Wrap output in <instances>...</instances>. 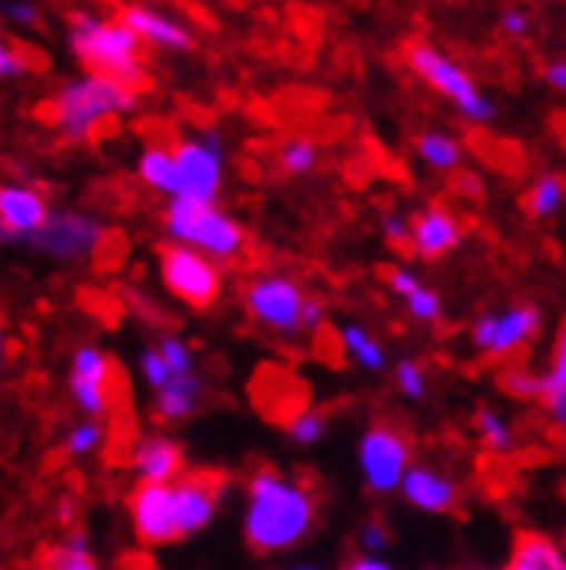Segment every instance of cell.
<instances>
[{
	"mask_svg": "<svg viewBox=\"0 0 566 570\" xmlns=\"http://www.w3.org/2000/svg\"><path fill=\"white\" fill-rule=\"evenodd\" d=\"M316 527V495L275 469H258L248 482L245 537L251 550L271 553L296 547Z\"/></svg>",
	"mask_w": 566,
	"mask_h": 570,
	"instance_id": "obj_1",
	"label": "cell"
},
{
	"mask_svg": "<svg viewBox=\"0 0 566 570\" xmlns=\"http://www.w3.org/2000/svg\"><path fill=\"white\" fill-rule=\"evenodd\" d=\"M72 31H68V45H72L76 58L92 71V76H109L126 82L129 89H139L147 82L143 71V41L132 28H126L119 18H96V14H72Z\"/></svg>",
	"mask_w": 566,
	"mask_h": 570,
	"instance_id": "obj_2",
	"label": "cell"
},
{
	"mask_svg": "<svg viewBox=\"0 0 566 570\" xmlns=\"http://www.w3.org/2000/svg\"><path fill=\"white\" fill-rule=\"evenodd\" d=\"M139 106L136 99V89H129L126 82L119 79H109V76H82L76 82H68L58 89V96L44 106L51 109V122L68 136V139H89L102 122L122 116V112H132Z\"/></svg>",
	"mask_w": 566,
	"mask_h": 570,
	"instance_id": "obj_3",
	"label": "cell"
},
{
	"mask_svg": "<svg viewBox=\"0 0 566 570\" xmlns=\"http://www.w3.org/2000/svg\"><path fill=\"white\" fill-rule=\"evenodd\" d=\"M163 225L180 245H193L197 252H203L210 258H235L245 248L241 225L235 218H228L218 204L190 197V194L170 197Z\"/></svg>",
	"mask_w": 566,
	"mask_h": 570,
	"instance_id": "obj_4",
	"label": "cell"
},
{
	"mask_svg": "<svg viewBox=\"0 0 566 570\" xmlns=\"http://www.w3.org/2000/svg\"><path fill=\"white\" fill-rule=\"evenodd\" d=\"M404 61L414 76L431 86L438 96H445L448 102H455V109L468 119V122H488L495 119V102L478 89V82L468 76V71L448 58L441 48H435L431 41H410L404 48Z\"/></svg>",
	"mask_w": 566,
	"mask_h": 570,
	"instance_id": "obj_5",
	"label": "cell"
},
{
	"mask_svg": "<svg viewBox=\"0 0 566 570\" xmlns=\"http://www.w3.org/2000/svg\"><path fill=\"white\" fill-rule=\"evenodd\" d=\"M160 275L167 289L193 309H210L221 296V272L203 252L190 245L160 248Z\"/></svg>",
	"mask_w": 566,
	"mask_h": 570,
	"instance_id": "obj_6",
	"label": "cell"
},
{
	"mask_svg": "<svg viewBox=\"0 0 566 570\" xmlns=\"http://www.w3.org/2000/svg\"><path fill=\"white\" fill-rule=\"evenodd\" d=\"M306 296L299 289V282L286 278V275H261L255 282H248L245 289V306L248 313L275 330V333H296L306 326Z\"/></svg>",
	"mask_w": 566,
	"mask_h": 570,
	"instance_id": "obj_7",
	"label": "cell"
},
{
	"mask_svg": "<svg viewBox=\"0 0 566 570\" xmlns=\"http://www.w3.org/2000/svg\"><path fill=\"white\" fill-rule=\"evenodd\" d=\"M177 164L183 177V194L200 197V200H218L221 180H225V150L218 132H200L197 139H180L177 147Z\"/></svg>",
	"mask_w": 566,
	"mask_h": 570,
	"instance_id": "obj_8",
	"label": "cell"
},
{
	"mask_svg": "<svg viewBox=\"0 0 566 570\" xmlns=\"http://www.w3.org/2000/svg\"><path fill=\"white\" fill-rule=\"evenodd\" d=\"M106 232L102 225H96L86 214H72V210H58L44 222L41 232H34L28 242L51 255V258H61V262H79V258H89L99 245H102Z\"/></svg>",
	"mask_w": 566,
	"mask_h": 570,
	"instance_id": "obj_9",
	"label": "cell"
},
{
	"mask_svg": "<svg viewBox=\"0 0 566 570\" xmlns=\"http://www.w3.org/2000/svg\"><path fill=\"white\" fill-rule=\"evenodd\" d=\"M129 510H132L136 537L143 543L157 547V543H170L183 537L180 517H177V489H170L167 482H143L132 492Z\"/></svg>",
	"mask_w": 566,
	"mask_h": 570,
	"instance_id": "obj_10",
	"label": "cell"
},
{
	"mask_svg": "<svg viewBox=\"0 0 566 570\" xmlns=\"http://www.w3.org/2000/svg\"><path fill=\"white\" fill-rule=\"evenodd\" d=\"M72 394H76V401H79L86 411H92V414L112 411V407L122 401L119 371H116V364L109 361L106 353H99V350H92V346H82V350L76 353Z\"/></svg>",
	"mask_w": 566,
	"mask_h": 570,
	"instance_id": "obj_11",
	"label": "cell"
},
{
	"mask_svg": "<svg viewBox=\"0 0 566 570\" xmlns=\"http://www.w3.org/2000/svg\"><path fill=\"white\" fill-rule=\"evenodd\" d=\"M407 439L400 428L394 424H374L364 445H360V462H364V475L370 482V489L387 492L400 482L404 469H407Z\"/></svg>",
	"mask_w": 566,
	"mask_h": 570,
	"instance_id": "obj_12",
	"label": "cell"
},
{
	"mask_svg": "<svg viewBox=\"0 0 566 570\" xmlns=\"http://www.w3.org/2000/svg\"><path fill=\"white\" fill-rule=\"evenodd\" d=\"M539 333V309L536 306H513L503 316H481L475 323V346L488 356H509L526 346Z\"/></svg>",
	"mask_w": 566,
	"mask_h": 570,
	"instance_id": "obj_13",
	"label": "cell"
},
{
	"mask_svg": "<svg viewBox=\"0 0 566 570\" xmlns=\"http://www.w3.org/2000/svg\"><path fill=\"white\" fill-rule=\"evenodd\" d=\"M255 401L258 407L271 417V421H281V424H292L306 407V384L299 377H292L289 371L281 367H265L258 371L255 377Z\"/></svg>",
	"mask_w": 566,
	"mask_h": 570,
	"instance_id": "obj_14",
	"label": "cell"
},
{
	"mask_svg": "<svg viewBox=\"0 0 566 570\" xmlns=\"http://www.w3.org/2000/svg\"><path fill=\"white\" fill-rule=\"evenodd\" d=\"M48 218V204L38 190L24 184H4V190H0V232H4L8 242L31 238L34 232L44 228Z\"/></svg>",
	"mask_w": 566,
	"mask_h": 570,
	"instance_id": "obj_15",
	"label": "cell"
},
{
	"mask_svg": "<svg viewBox=\"0 0 566 570\" xmlns=\"http://www.w3.org/2000/svg\"><path fill=\"white\" fill-rule=\"evenodd\" d=\"M461 242V225L451 210L445 207H428L414 214L410 222V245L417 252V258L424 262H435V258H445L448 252H455Z\"/></svg>",
	"mask_w": 566,
	"mask_h": 570,
	"instance_id": "obj_16",
	"label": "cell"
},
{
	"mask_svg": "<svg viewBox=\"0 0 566 570\" xmlns=\"http://www.w3.org/2000/svg\"><path fill=\"white\" fill-rule=\"evenodd\" d=\"M119 21H122L126 28H132V31L139 35V41H147V45H153V48H163V51H190V48H193L190 31H187L177 18H170V14H163V11H157V8H147V4H126V8L119 11Z\"/></svg>",
	"mask_w": 566,
	"mask_h": 570,
	"instance_id": "obj_17",
	"label": "cell"
},
{
	"mask_svg": "<svg viewBox=\"0 0 566 570\" xmlns=\"http://www.w3.org/2000/svg\"><path fill=\"white\" fill-rule=\"evenodd\" d=\"M221 485H225V479L210 475V472H197L177 485V517H180L183 533H197L210 523L215 507H218V495H221Z\"/></svg>",
	"mask_w": 566,
	"mask_h": 570,
	"instance_id": "obj_18",
	"label": "cell"
},
{
	"mask_svg": "<svg viewBox=\"0 0 566 570\" xmlns=\"http://www.w3.org/2000/svg\"><path fill=\"white\" fill-rule=\"evenodd\" d=\"M404 495L428 513H451L458 507V485L435 469H410L404 479Z\"/></svg>",
	"mask_w": 566,
	"mask_h": 570,
	"instance_id": "obj_19",
	"label": "cell"
},
{
	"mask_svg": "<svg viewBox=\"0 0 566 570\" xmlns=\"http://www.w3.org/2000/svg\"><path fill=\"white\" fill-rule=\"evenodd\" d=\"M132 465L143 472L147 482H170L183 465V452L170 439H147L132 452Z\"/></svg>",
	"mask_w": 566,
	"mask_h": 570,
	"instance_id": "obj_20",
	"label": "cell"
},
{
	"mask_svg": "<svg viewBox=\"0 0 566 570\" xmlns=\"http://www.w3.org/2000/svg\"><path fill=\"white\" fill-rule=\"evenodd\" d=\"M139 180L153 190H163L170 197L183 194V177H180V164L177 154L167 147H147L143 157H139Z\"/></svg>",
	"mask_w": 566,
	"mask_h": 570,
	"instance_id": "obj_21",
	"label": "cell"
},
{
	"mask_svg": "<svg viewBox=\"0 0 566 570\" xmlns=\"http://www.w3.org/2000/svg\"><path fill=\"white\" fill-rule=\"evenodd\" d=\"M509 570H566V563L549 537L523 530V533H516Z\"/></svg>",
	"mask_w": 566,
	"mask_h": 570,
	"instance_id": "obj_22",
	"label": "cell"
},
{
	"mask_svg": "<svg viewBox=\"0 0 566 570\" xmlns=\"http://www.w3.org/2000/svg\"><path fill=\"white\" fill-rule=\"evenodd\" d=\"M417 157L428 167L441 170V174H455L461 167V160H465V150H461V142L455 136L431 129V132L417 136Z\"/></svg>",
	"mask_w": 566,
	"mask_h": 570,
	"instance_id": "obj_23",
	"label": "cell"
},
{
	"mask_svg": "<svg viewBox=\"0 0 566 570\" xmlns=\"http://www.w3.org/2000/svg\"><path fill=\"white\" fill-rule=\"evenodd\" d=\"M197 391H200V381L193 374H173L170 384L160 387V401H157V414L163 421H180L187 414H193L197 407Z\"/></svg>",
	"mask_w": 566,
	"mask_h": 570,
	"instance_id": "obj_24",
	"label": "cell"
},
{
	"mask_svg": "<svg viewBox=\"0 0 566 570\" xmlns=\"http://www.w3.org/2000/svg\"><path fill=\"white\" fill-rule=\"evenodd\" d=\"M563 204H566V184L556 174H543L526 194V210L533 218H553Z\"/></svg>",
	"mask_w": 566,
	"mask_h": 570,
	"instance_id": "obj_25",
	"label": "cell"
},
{
	"mask_svg": "<svg viewBox=\"0 0 566 570\" xmlns=\"http://www.w3.org/2000/svg\"><path fill=\"white\" fill-rule=\"evenodd\" d=\"M278 167H281V174H289V177L312 174L319 167V147H316V139H306V136L286 139V142H281V150H278Z\"/></svg>",
	"mask_w": 566,
	"mask_h": 570,
	"instance_id": "obj_26",
	"label": "cell"
},
{
	"mask_svg": "<svg viewBox=\"0 0 566 570\" xmlns=\"http://www.w3.org/2000/svg\"><path fill=\"white\" fill-rule=\"evenodd\" d=\"M342 346H346L352 356H357V361H360L364 367H370V371H380V367H384V350H380V343H377L370 333H364L360 326H346Z\"/></svg>",
	"mask_w": 566,
	"mask_h": 570,
	"instance_id": "obj_27",
	"label": "cell"
},
{
	"mask_svg": "<svg viewBox=\"0 0 566 570\" xmlns=\"http://www.w3.org/2000/svg\"><path fill=\"white\" fill-rule=\"evenodd\" d=\"M44 567L48 570H99L96 560L86 553V550H76V547H54L44 553Z\"/></svg>",
	"mask_w": 566,
	"mask_h": 570,
	"instance_id": "obj_28",
	"label": "cell"
},
{
	"mask_svg": "<svg viewBox=\"0 0 566 570\" xmlns=\"http://www.w3.org/2000/svg\"><path fill=\"white\" fill-rule=\"evenodd\" d=\"M559 387H566V320H563V326H559V333H556L553 367H549V374L543 377V397H546L549 391H559Z\"/></svg>",
	"mask_w": 566,
	"mask_h": 570,
	"instance_id": "obj_29",
	"label": "cell"
},
{
	"mask_svg": "<svg viewBox=\"0 0 566 570\" xmlns=\"http://www.w3.org/2000/svg\"><path fill=\"white\" fill-rule=\"evenodd\" d=\"M503 391H509L513 397H539L543 401V377L529 374V371H503Z\"/></svg>",
	"mask_w": 566,
	"mask_h": 570,
	"instance_id": "obj_30",
	"label": "cell"
},
{
	"mask_svg": "<svg viewBox=\"0 0 566 570\" xmlns=\"http://www.w3.org/2000/svg\"><path fill=\"white\" fill-rule=\"evenodd\" d=\"M478 428H481V435H485V442L495 449V452H509L513 449V432L509 428L495 417L491 411H478Z\"/></svg>",
	"mask_w": 566,
	"mask_h": 570,
	"instance_id": "obj_31",
	"label": "cell"
},
{
	"mask_svg": "<svg viewBox=\"0 0 566 570\" xmlns=\"http://www.w3.org/2000/svg\"><path fill=\"white\" fill-rule=\"evenodd\" d=\"M289 432H292V439L302 442V445L319 442L322 432H326V414H319V411H302V414L289 424Z\"/></svg>",
	"mask_w": 566,
	"mask_h": 570,
	"instance_id": "obj_32",
	"label": "cell"
},
{
	"mask_svg": "<svg viewBox=\"0 0 566 570\" xmlns=\"http://www.w3.org/2000/svg\"><path fill=\"white\" fill-rule=\"evenodd\" d=\"M102 439H106V428H102V424H79L76 432L68 435V452H72V455H86V452H92Z\"/></svg>",
	"mask_w": 566,
	"mask_h": 570,
	"instance_id": "obj_33",
	"label": "cell"
},
{
	"mask_svg": "<svg viewBox=\"0 0 566 570\" xmlns=\"http://www.w3.org/2000/svg\"><path fill=\"white\" fill-rule=\"evenodd\" d=\"M407 309H410L417 320H438V316H441V299H438L431 289H424V285H420L417 293L407 296Z\"/></svg>",
	"mask_w": 566,
	"mask_h": 570,
	"instance_id": "obj_34",
	"label": "cell"
},
{
	"mask_svg": "<svg viewBox=\"0 0 566 570\" xmlns=\"http://www.w3.org/2000/svg\"><path fill=\"white\" fill-rule=\"evenodd\" d=\"M28 68H31V65H28L24 51H18L11 41L0 45V76H4L8 82H11V79H18V76H24Z\"/></svg>",
	"mask_w": 566,
	"mask_h": 570,
	"instance_id": "obj_35",
	"label": "cell"
},
{
	"mask_svg": "<svg viewBox=\"0 0 566 570\" xmlns=\"http://www.w3.org/2000/svg\"><path fill=\"white\" fill-rule=\"evenodd\" d=\"M4 18L18 28H38L41 11L31 4V0H11V4H4Z\"/></svg>",
	"mask_w": 566,
	"mask_h": 570,
	"instance_id": "obj_36",
	"label": "cell"
},
{
	"mask_svg": "<svg viewBox=\"0 0 566 570\" xmlns=\"http://www.w3.org/2000/svg\"><path fill=\"white\" fill-rule=\"evenodd\" d=\"M160 350H163V356H167V364H170L173 374H193V371H190V350H187L180 340L167 336V340L160 343Z\"/></svg>",
	"mask_w": 566,
	"mask_h": 570,
	"instance_id": "obj_37",
	"label": "cell"
},
{
	"mask_svg": "<svg viewBox=\"0 0 566 570\" xmlns=\"http://www.w3.org/2000/svg\"><path fill=\"white\" fill-rule=\"evenodd\" d=\"M143 371H147V377H150L153 387H163V384H170V377H173V371H170V364H167L163 350H150V353L143 356Z\"/></svg>",
	"mask_w": 566,
	"mask_h": 570,
	"instance_id": "obj_38",
	"label": "cell"
},
{
	"mask_svg": "<svg viewBox=\"0 0 566 570\" xmlns=\"http://www.w3.org/2000/svg\"><path fill=\"white\" fill-rule=\"evenodd\" d=\"M397 384H400V391L407 394V397H420L424 394V371H420V364H414V361H404L400 364V371H397Z\"/></svg>",
	"mask_w": 566,
	"mask_h": 570,
	"instance_id": "obj_39",
	"label": "cell"
},
{
	"mask_svg": "<svg viewBox=\"0 0 566 570\" xmlns=\"http://www.w3.org/2000/svg\"><path fill=\"white\" fill-rule=\"evenodd\" d=\"M499 28H503V35H509V38H526L529 28H533V21H529V14H526L523 8H509V11L503 14Z\"/></svg>",
	"mask_w": 566,
	"mask_h": 570,
	"instance_id": "obj_40",
	"label": "cell"
},
{
	"mask_svg": "<svg viewBox=\"0 0 566 570\" xmlns=\"http://www.w3.org/2000/svg\"><path fill=\"white\" fill-rule=\"evenodd\" d=\"M543 82H546L553 92L566 96V58H553V61H546V68H543Z\"/></svg>",
	"mask_w": 566,
	"mask_h": 570,
	"instance_id": "obj_41",
	"label": "cell"
},
{
	"mask_svg": "<svg viewBox=\"0 0 566 570\" xmlns=\"http://www.w3.org/2000/svg\"><path fill=\"white\" fill-rule=\"evenodd\" d=\"M387 282H390V289H394L397 296H404V299H407L410 293L420 289V282H417L410 272H404V268H390V272H387Z\"/></svg>",
	"mask_w": 566,
	"mask_h": 570,
	"instance_id": "obj_42",
	"label": "cell"
},
{
	"mask_svg": "<svg viewBox=\"0 0 566 570\" xmlns=\"http://www.w3.org/2000/svg\"><path fill=\"white\" fill-rule=\"evenodd\" d=\"M384 235H387V242L390 245H410V225H404L400 218H397V214H387V218H384Z\"/></svg>",
	"mask_w": 566,
	"mask_h": 570,
	"instance_id": "obj_43",
	"label": "cell"
},
{
	"mask_svg": "<svg viewBox=\"0 0 566 570\" xmlns=\"http://www.w3.org/2000/svg\"><path fill=\"white\" fill-rule=\"evenodd\" d=\"M543 404L549 407V414L566 428V387H559V391H549L546 397H543Z\"/></svg>",
	"mask_w": 566,
	"mask_h": 570,
	"instance_id": "obj_44",
	"label": "cell"
},
{
	"mask_svg": "<svg viewBox=\"0 0 566 570\" xmlns=\"http://www.w3.org/2000/svg\"><path fill=\"white\" fill-rule=\"evenodd\" d=\"M364 537H367V543H370V547H384V543H387V533H384V527H377V523H374V527H367V533H364Z\"/></svg>",
	"mask_w": 566,
	"mask_h": 570,
	"instance_id": "obj_45",
	"label": "cell"
},
{
	"mask_svg": "<svg viewBox=\"0 0 566 570\" xmlns=\"http://www.w3.org/2000/svg\"><path fill=\"white\" fill-rule=\"evenodd\" d=\"M346 570H390L387 563H380V560H352Z\"/></svg>",
	"mask_w": 566,
	"mask_h": 570,
	"instance_id": "obj_46",
	"label": "cell"
}]
</instances>
